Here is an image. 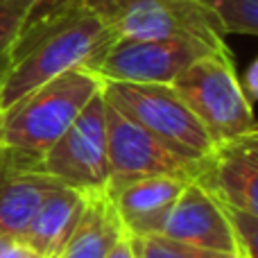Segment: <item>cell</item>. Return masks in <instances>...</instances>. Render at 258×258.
Returning <instances> with one entry per match:
<instances>
[{
	"label": "cell",
	"instance_id": "1",
	"mask_svg": "<svg viewBox=\"0 0 258 258\" xmlns=\"http://www.w3.org/2000/svg\"><path fill=\"white\" fill-rule=\"evenodd\" d=\"M116 39L113 27L84 0L25 23L0 80V111L61 73L86 68Z\"/></svg>",
	"mask_w": 258,
	"mask_h": 258
},
{
	"label": "cell",
	"instance_id": "2",
	"mask_svg": "<svg viewBox=\"0 0 258 258\" xmlns=\"http://www.w3.org/2000/svg\"><path fill=\"white\" fill-rule=\"evenodd\" d=\"M98 91L102 80L86 68H73L36 86L0 111V147L41 161Z\"/></svg>",
	"mask_w": 258,
	"mask_h": 258
},
{
	"label": "cell",
	"instance_id": "3",
	"mask_svg": "<svg viewBox=\"0 0 258 258\" xmlns=\"http://www.w3.org/2000/svg\"><path fill=\"white\" fill-rule=\"evenodd\" d=\"M170 86L195 113L213 143L229 141L258 127L231 50H215L200 57Z\"/></svg>",
	"mask_w": 258,
	"mask_h": 258
},
{
	"label": "cell",
	"instance_id": "4",
	"mask_svg": "<svg viewBox=\"0 0 258 258\" xmlns=\"http://www.w3.org/2000/svg\"><path fill=\"white\" fill-rule=\"evenodd\" d=\"M120 39H183L227 50L218 14L200 0H84Z\"/></svg>",
	"mask_w": 258,
	"mask_h": 258
},
{
	"label": "cell",
	"instance_id": "5",
	"mask_svg": "<svg viewBox=\"0 0 258 258\" xmlns=\"http://www.w3.org/2000/svg\"><path fill=\"white\" fill-rule=\"evenodd\" d=\"M102 93L104 100L122 116L183 154L202 159L215 145L195 113L170 84L102 82Z\"/></svg>",
	"mask_w": 258,
	"mask_h": 258
},
{
	"label": "cell",
	"instance_id": "6",
	"mask_svg": "<svg viewBox=\"0 0 258 258\" xmlns=\"http://www.w3.org/2000/svg\"><path fill=\"white\" fill-rule=\"evenodd\" d=\"M107 152H109V183L107 192L118 190L138 179L147 177H179L190 179L200 159L183 154L159 136L136 125L107 102Z\"/></svg>",
	"mask_w": 258,
	"mask_h": 258
},
{
	"label": "cell",
	"instance_id": "7",
	"mask_svg": "<svg viewBox=\"0 0 258 258\" xmlns=\"http://www.w3.org/2000/svg\"><path fill=\"white\" fill-rule=\"evenodd\" d=\"M41 170L66 186L86 192L107 190V100L98 91L63 136L41 156Z\"/></svg>",
	"mask_w": 258,
	"mask_h": 258
},
{
	"label": "cell",
	"instance_id": "8",
	"mask_svg": "<svg viewBox=\"0 0 258 258\" xmlns=\"http://www.w3.org/2000/svg\"><path fill=\"white\" fill-rule=\"evenodd\" d=\"M218 48L183 39H120L86 66L102 82L172 84L192 61ZM229 50V48H227Z\"/></svg>",
	"mask_w": 258,
	"mask_h": 258
},
{
	"label": "cell",
	"instance_id": "9",
	"mask_svg": "<svg viewBox=\"0 0 258 258\" xmlns=\"http://www.w3.org/2000/svg\"><path fill=\"white\" fill-rule=\"evenodd\" d=\"M192 181L220 204L258 218V127L215 143L200 159Z\"/></svg>",
	"mask_w": 258,
	"mask_h": 258
},
{
	"label": "cell",
	"instance_id": "10",
	"mask_svg": "<svg viewBox=\"0 0 258 258\" xmlns=\"http://www.w3.org/2000/svg\"><path fill=\"white\" fill-rule=\"evenodd\" d=\"M161 236L183 245L238 256V238L224 213L222 204L215 202L197 181H188L179 192Z\"/></svg>",
	"mask_w": 258,
	"mask_h": 258
},
{
	"label": "cell",
	"instance_id": "11",
	"mask_svg": "<svg viewBox=\"0 0 258 258\" xmlns=\"http://www.w3.org/2000/svg\"><path fill=\"white\" fill-rule=\"evenodd\" d=\"M59 183L41 170L39 159L0 147V233L18 240L45 195Z\"/></svg>",
	"mask_w": 258,
	"mask_h": 258
},
{
	"label": "cell",
	"instance_id": "12",
	"mask_svg": "<svg viewBox=\"0 0 258 258\" xmlns=\"http://www.w3.org/2000/svg\"><path fill=\"white\" fill-rule=\"evenodd\" d=\"M188 181L190 179L147 177L109 192L127 236L143 238L161 233L163 222Z\"/></svg>",
	"mask_w": 258,
	"mask_h": 258
},
{
	"label": "cell",
	"instance_id": "13",
	"mask_svg": "<svg viewBox=\"0 0 258 258\" xmlns=\"http://www.w3.org/2000/svg\"><path fill=\"white\" fill-rule=\"evenodd\" d=\"M86 200H89L86 190L59 183L45 195L18 240L32 247L41 258H61L84 213Z\"/></svg>",
	"mask_w": 258,
	"mask_h": 258
},
{
	"label": "cell",
	"instance_id": "14",
	"mask_svg": "<svg viewBox=\"0 0 258 258\" xmlns=\"http://www.w3.org/2000/svg\"><path fill=\"white\" fill-rule=\"evenodd\" d=\"M125 236L107 190L89 192L84 213L68 240L61 258H107L111 247Z\"/></svg>",
	"mask_w": 258,
	"mask_h": 258
},
{
	"label": "cell",
	"instance_id": "15",
	"mask_svg": "<svg viewBox=\"0 0 258 258\" xmlns=\"http://www.w3.org/2000/svg\"><path fill=\"white\" fill-rule=\"evenodd\" d=\"M132 245H134V254H136V258H238L233 254H220V251L183 245V242L170 240V238L161 236V233L132 238Z\"/></svg>",
	"mask_w": 258,
	"mask_h": 258
},
{
	"label": "cell",
	"instance_id": "16",
	"mask_svg": "<svg viewBox=\"0 0 258 258\" xmlns=\"http://www.w3.org/2000/svg\"><path fill=\"white\" fill-rule=\"evenodd\" d=\"M218 14L227 34L258 36V0H200Z\"/></svg>",
	"mask_w": 258,
	"mask_h": 258
},
{
	"label": "cell",
	"instance_id": "17",
	"mask_svg": "<svg viewBox=\"0 0 258 258\" xmlns=\"http://www.w3.org/2000/svg\"><path fill=\"white\" fill-rule=\"evenodd\" d=\"M27 23V12L14 5L0 3V80L12 63L14 45Z\"/></svg>",
	"mask_w": 258,
	"mask_h": 258
},
{
	"label": "cell",
	"instance_id": "18",
	"mask_svg": "<svg viewBox=\"0 0 258 258\" xmlns=\"http://www.w3.org/2000/svg\"><path fill=\"white\" fill-rule=\"evenodd\" d=\"M229 222L238 238V258H258V218L249 213H242L238 209L224 206Z\"/></svg>",
	"mask_w": 258,
	"mask_h": 258
},
{
	"label": "cell",
	"instance_id": "19",
	"mask_svg": "<svg viewBox=\"0 0 258 258\" xmlns=\"http://www.w3.org/2000/svg\"><path fill=\"white\" fill-rule=\"evenodd\" d=\"M0 3L25 9L27 12V23H32V21H39V18L57 12V9L66 7V5L75 3V0H0Z\"/></svg>",
	"mask_w": 258,
	"mask_h": 258
},
{
	"label": "cell",
	"instance_id": "20",
	"mask_svg": "<svg viewBox=\"0 0 258 258\" xmlns=\"http://www.w3.org/2000/svg\"><path fill=\"white\" fill-rule=\"evenodd\" d=\"M240 84H242V89H245L247 98L258 100V57L249 63V68H247V73H245V80H242Z\"/></svg>",
	"mask_w": 258,
	"mask_h": 258
},
{
	"label": "cell",
	"instance_id": "21",
	"mask_svg": "<svg viewBox=\"0 0 258 258\" xmlns=\"http://www.w3.org/2000/svg\"><path fill=\"white\" fill-rule=\"evenodd\" d=\"M0 258H41L39 254H36L32 247H27L25 242H21V240H14L12 245L7 247V249L0 254Z\"/></svg>",
	"mask_w": 258,
	"mask_h": 258
},
{
	"label": "cell",
	"instance_id": "22",
	"mask_svg": "<svg viewBox=\"0 0 258 258\" xmlns=\"http://www.w3.org/2000/svg\"><path fill=\"white\" fill-rule=\"evenodd\" d=\"M107 258H136V254H134V245H132V238L122 236L120 240L116 242V245L111 247V251L107 254Z\"/></svg>",
	"mask_w": 258,
	"mask_h": 258
},
{
	"label": "cell",
	"instance_id": "23",
	"mask_svg": "<svg viewBox=\"0 0 258 258\" xmlns=\"http://www.w3.org/2000/svg\"><path fill=\"white\" fill-rule=\"evenodd\" d=\"M14 240H16V238H12V236H5V233H0V254H3V251L7 249V247L12 245Z\"/></svg>",
	"mask_w": 258,
	"mask_h": 258
}]
</instances>
